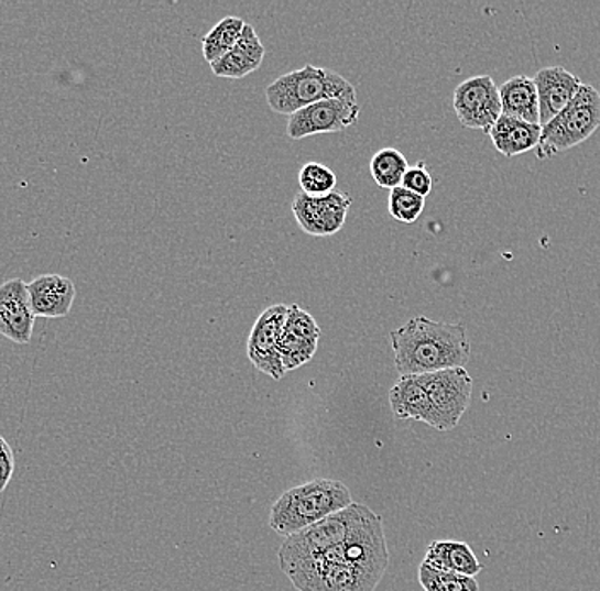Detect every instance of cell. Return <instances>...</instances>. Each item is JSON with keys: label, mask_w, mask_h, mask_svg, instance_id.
Segmentation results:
<instances>
[{"label": "cell", "mask_w": 600, "mask_h": 591, "mask_svg": "<svg viewBox=\"0 0 600 591\" xmlns=\"http://www.w3.org/2000/svg\"><path fill=\"white\" fill-rule=\"evenodd\" d=\"M34 316L45 319L67 317L76 300V285L62 275H42L28 283Z\"/></svg>", "instance_id": "14"}, {"label": "cell", "mask_w": 600, "mask_h": 591, "mask_svg": "<svg viewBox=\"0 0 600 591\" xmlns=\"http://www.w3.org/2000/svg\"><path fill=\"white\" fill-rule=\"evenodd\" d=\"M401 186L416 193V195L423 196V198H427L430 195L432 186H434V179H432V174L425 167V163H418L406 171Z\"/></svg>", "instance_id": "27"}, {"label": "cell", "mask_w": 600, "mask_h": 591, "mask_svg": "<svg viewBox=\"0 0 600 591\" xmlns=\"http://www.w3.org/2000/svg\"><path fill=\"white\" fill-rule=\"evenodd\" d=\"M390 404L397 419H415L443 431L437 411L416 375H404L390 391Z\"/></svg>", "instance_id": "15"}, {"label": "cell", "mask_w": 600, "mask_h": 591, "mask_svg": "<svg viewBox=\"0 0 600 591\" xmlns=\"http://www.w3.org/2000/svg\"><path fill=\"white\" fill-rule=\"evenodd\" d=\"M539 96V124H548L561 113L580 89L581 80L563 67L541 68L534 77Z\"/></svg>", "instance_id": "13"}, {"label": "cell", "mask_w": 600, "mask_h": 591, "mask_svg": "<svg viewBox=\"0 0 600 591\" xmlns=\"http://www.w3.org/2000/svg\"><path fill=\"white\" fill-rule=\"evenodd\" d=\"M298 185L309 196H325L337 188V174L319 163H307L298 173Z\"/></svg>", "instance_id": "25"}, {"label": "cell", "mask_w": 600, "mask_h": 591, "mask_svg": "<svg viewBox=\"0 0 600 591\" xmlns=\"http://www.w3.org/2000/svg\"><path fill=\"white\" fill-rule=\"evenodd\" d=\"M351 201L347 193L338 189L325 196H309L301 191L292 201V211L306 234L326 238L343 229Z\"/></svg>", "instance_id": "10"}, {"label": "cell", "mask_w": 600, "mask_h": 591, "mask_svg": "<svg viewBox=\"0 0 600 591\" xmlns=\"http://www.w3.org/2000/svg\"><path fill=\"white\" fill-rule=\"evenodd\" d=\"M394 366L401 377L425 375L440 370L465 369L471 358V343L465 325L413 317L390 332Z\"/></svg>", "instance_id": "2"}, {"label": "cell", "mask_w": 600, "mask_h": 591, "mask_svg": "<svg viewBox=\"0 0 600 591\" xmlns=\"http://www.w3.org/2000/svg\"><path fill=\"white\" fill-rule=\"evenodd\" d=\"M34 316L28 283L21 278L0 285V335L14 343L26 344L33 336Z\"/></svg>", "instance_id": "12"}, {"label": "cell", "mask_w": 600, "mask_h": 591, "mask_svg": "<svg viewBox=\"0 0 600 591\" xmlns=\"http://www.w3.org/2000/svg\"><path fill=\"white\" fill-rule=\"evenodd\" d=\"M264 46L251 24H246L241 39L210 68L217 77L226 79H242L250 76L263 64Z\"/></svg>", "instance_id": "16"}, {"label": "cell", "mask_w": 600, "mask_h": 591, "mask_svg": "<svg viewBox=\"0 0 600 591\" xmlns=\"http://www.w3.org/2000/svg\"><path fill=\"white\" fill-rule=\"evenodd\" d=\"M15 471V459L14 452H12L11 447L9 449L2 450L0 452V493L6 491V488L9 486L12 475Z\"/></svg>", "instance_id": "28"}, {"label": "cell", "mask_w": 600, "mask_h": 591, "mask_svg": "<svg viewBox=\"0 0 600 591\" xmlns=\"http://www.w3.org/2000/svg\"><path fill=\"white\" fill-rule=\"evenodd\" d=\"M410 169L408 158L397 149H382L370 161V174L381 188L394 189L403 183L404 174Z\"/></svg>", "instance_id": "21"}, {"label": "cell", "mask_w": 600, "mask_h": 591, "mask_svg": "<svg viewBox=\"0 0 600 591\" xmlns=\"http://www.w3.org/2000/svg\"><path fill=\"white\" fill-rule=\"evenodd\" d=\"M244 26L246 23L241 18L229 15V18H223L220 23L211 28L205 34L204 39H201V50H204L205 61L210 65L220 61L238 43V40L241 39Z\"/></svg>", "instance_id": "20"}, {"label": "cell", "mask_w": 600, "mask_h": 591, "mask_svg": "<svg viewBox=\"0 0 600 591\" xmlns=\"http://www.w3.org/2000/svg\"><path fill=\"white\" fill-rule=\"evenodd\" d=\"M437 411L443 431L456 428L472 397V379L466 369L440 370L416 375Z\"/></svg>", "instance_id": "7"}, {"label": "cell", "mask_w": 600, "mask_h": 591, "mask_svg": "<svg viewBox=\"0 0 600 591\" xmlns=\"http://www.w3.org/2000/svg\"><path fill=\"white\" fill-rule=\"evenodd\" d=\"M372 515L374 512L369 506L353 503L348 508L329 515L325 521L291 535L279 550L280 569L287 572L295 566L319 558L335 547L343 546Z\"/></svg>", "instance_id": "5"}, {"label": "cell", "mask_w": 600, "mask_h": 591, "mask_svg": "<svg viewBox=\"0 0 600 591\" xmlns=\"http://www.w3.org/2000/svg\"><path fill=\"white\" fill-rule=\"evenodd\" d=\"M359 117L360 105L357 99H325L291 114L287 133L291 139L303 140L321 133L343 132L353 127Z\"/></svg>", "instance_id": "9"}, {"label": "cell", "mask_w": 600, "mask_h": 591, "mask_svg": "<svg viewBox=\"0 0 600 591\" xmlns=\"http://www.w3.org/2000/svg\"><path fill=\"white\" fill-rule=\"evenodd\" d=\"M423 562L443 571L457 572V574L471 578L483 569L471 547L459 540H434L428 546Z\"/></svg>", "instance_id": "19"}, {"label": "cell", "mask_w": 600, "mask_h": 591, "mask_svg": "<svg viewBox=\"0 0 600 591\" xmlns=\"http://www.w3.org/2000/svg\"><path fill=\"white\" fill-rule=\"evenodd\" d=\"M425 210V198L397 186L390 193V215L397 222L415 223Z\"/></svg>", "instance_id": "24"}, {"label": "cell", "mask_w": 600, "mask_h": 591, "mask_svg": "<svg viewBox=\"0 0 600 591\" xmlns=\"http://www.w3.org/2000/svg\"><path fill=\"white\" fill-rule=\"evenodd\" d=\"M350 505H353V497L343 482L314 479L292 488L275 501L270 527L282 537H291Z\"/></svg>", "instance_id": "3"}, {"label": "cell", "mask_w": 600, "mask_h": 591, "mask_svg": "<svg viewBox=\"0 0 600 591\" xmlns=\"http://www.w3.org/2000/svg\"><path fill=\"white\" fill-rule=\"evenodd\" d=\"M9 447H11V445H9L8 441H6V438L0 435V452H2V450L9 449Z\"/></svg>", "instance_id": "29"}, {"label": "cell", "mask_w": 600, "mask_h": 591, "mask_svg": "<svg viewBox=\"0 0 600 591\" xmlns=\"http://www.w3.org/2000/svg\"><path fill=\"white\" fill-rule=\"evenodd\" d=\"M418 580L425 591H480L476 578L443 571L422 562L418 568Z\"/></svg>", "instance_id": "22"}, {"label": "cell", "mask_w": 600, "mask_h": 591, "mask_svg": "<svg viewBox=\"0 0 600 591\" xmlns=\"http://www.w3.org/2000/svg\"><path fill=\"white\" fill-rule=\"evenodd\" d=\"M600 129V92L581 84L570 105L544 124L537 158H552L589 140Z\"/></svg>", "instance_id": "6"}, {"label": "cell", "mask_w": 600, "mask_h": 591, "mask_svg": "<svg viewBox=\"0 0 600 591\" xmlns=\"http://www.w3.org/2000/svg\"><path fill=\"white\" fill-rule=\"evenodd\" d=\"M541 133H543L541 124L527 123V121L502 114L499 121L491 127L488 136H491V142L500 154L505 157H515V155L537 149Z\"/></svg>", "instance_id": "17"}, {"label": "cell", "mask_w": 600, "mask_h": 591, "mask_svg": "<svg viewBox=\"0 0 600 591\" xmlns=\"http://www.w3.org/2000/svg\"><path fill=\"white\" fill-rule=\"evenodd\" d=\"M317 344H319V341L297 338V336L284 331L282 341H280V357H282V365H284L285 372L310 362L314 354H316Z\"/></svg>", "instance_id": "23"}, {"label": "cell", "mask_w": 600, "mask_h": 591, "mask_svg": "<svg viewBox=\"0 0 600 591\" xmlns=\"http://www.w3.org/2000/svg\"><path fill=\"white\" fill-rule=\"evenodd\" d=\"M285 331L297 336V338L310 339V341H319L321 339V328L317 325L316 319L307 310H304L303 307L297 306V304L288 306Z\"/></svg>", "instance_id": "26"}, {"label": "cell", "mask_w": 600, "mask_h": 591, "mask_svg": "<svg viewBox=\"0 0 600 591\" xmlns=\"http://www.w3.org/2000/svg\"><path fill=\"white\" fill-rule=\"evenodd\" d=\"M288 306L276 304L261 313L248 339V358L260 372L280 381L285 369L280 357V341L285 331Z\"/></svg>", "instance_id": "11"}, {"label": "cell", "mask_w": 600, "mask_h": 591, "mask_svg": "<svg viewBox=\"0 0 600 591\" xmlns=\"http://www.w3.org/2000/svg\"><path fill=\"white\" fill-rule=\"evenodd\" d=\"M452 105L462 127L483 130L487 135L502 117L500 89L490 76H476L459 84L454 91Z\"/></svg>", "instance_id": "8"}, {"label": "cell", "mask_w": 600, "mask_h": 591, "mask_svg": "<svg viewBox=\"0 0 600 591\" xmlns=\"http://www.w3.org/2000/svg\"><path fill=\"white\" fill-rule=\"evenodd\" d=\"M502 114L527 123L539 124V96L534 79L515 76L502 84Z\"/></svg>", "instance_id": "18"}, {"label": "cell", "mask_w": 600, "mask_h": 591, "mask_svg": "<svg viewBox=\"0 0 600 591\" xmlns=\"http://www.w3.org/2000/svg\"><path fill=\"white\" fill-rule=\"evenodd\" d=\"M332 98L357 99L356 87L338 72L309 64L280 76L266 87L270 108L288 117L307 106Z\"/></svg>", "instance_id": "4"}, {"label": "cell", "mask_w": 600, "mask_h": 591, "mask_svg": "<svg viewBox=\"0 0 600 591\" xmlns=\"http://www.w3.org/2000/svg\"><path fill=\"white\" fill-rule=\"evenodd\" d=\"M382 518L374 513L343 546L288 569L298 591H375L390 568Z\"/></svg>", "instance_id": "1"}]
</instances>
